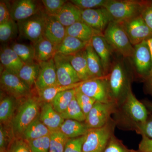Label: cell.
Returning a JSON list of instances; mask_svg holds the SVG:
<instances>
[{
	"mask_svg": "<svg viewBox=\"0 0 152 152\" xmlns=\"http://www.w3.org/2000/svg\"><path fill=\"white\" fill-rule=\"evenodd\" d=\"M39 107L37 100L28 97L18 109L11 122L12 132L16 137H21L26 129L39 116Z\"/></svg>",
	"mask_w": 152,
	"mask_h": 152,
	"instance_id": "1",
	"label": "cell"
},
{
	"mask_svg": "<svg viewBox=\"0 0 152 152\" xmlns=\"http://www.w3.org/2000/svg\"><path fill=\"white\" fill-rule=\"evenodd\" d=\"M104 37L112 49L126 58H132L134 48L126 34L117 22H111L103 33Z\"/></svg>",
	"mask_w": 152,
	"mask_h": 152,
	"instance_id": "2",
	"label": "cell"
},
{
	"mask_svg": "<svg viewBox=\"0 0 152 152\" xmlns=\"http://www.w3.org/2000/svg\"><path fill=\"white\" fill-rule=\"evenodd\" d=\"M144 1L108 0L104 7L113 19L120 22L141 15Z\"/></svg>",
	"mask_w": 152,
	"mask_h": 152,
	"instance_id": "3",
	"label": "cell"
},
{
	"mask_svg": "<svg viewBox=\"0 0 152 152\" xmlns=\"http://www.w3.org/2000/svg\"><path fill=\"white\" fill-rule=\"evenodd\" d=\"M108 83L113 100L117 104L124 99L131 87L127 74L122 62L117 61L112 66L111 72L108 75Z\"/></svg>",
	"mask_w": 152,
	"mask_h": 152,
	"instance_id": "4",
	"label": "cell"
},
{
	"mask_svg": "<svg viewBox=\"0 0 152 152\" xmlns=\"http://www.w3.org/2000/svg\"><path fill=\"white\" fill-rule=\"evenodd\" d=\"M47 16L43 9L32 16L17 22L20 36L32 43L43 37Z\"/></svg>",
	"mask_w": 152,
	"mask_h": 152,
	"instance_id": "5",
	"label": "cell"
},
{
	"mask_svg": "<svg viewBox=\"0 0 152 152\" xmlns=\"http://www.w3.org/2000/svg\"><path fill=\"white\" fill-rule=\"evenodd\" d=\"M114 127L110 121L102 127L89 129L86 134L83 152H103L113 135Z\"/></svg>",
	"mask_w": 152,
	"mask_h": 152,
	"instance_id": "6",
	"label": "cell"
},
{
	"mask_svg": "<svg viewBox=\"0 0 152 152\" xmlns=\"http://www.w3.org/2000/svg\"><path fill=\"white\" fill-rule=\"evenodd\" d=\"M106 76L83 81L78 88L82 93L96 102L104 103L115 102L111 94Z\"/></svg>",
	"mask_w": 152,
	"mask_h": 152,
	"instance_id": "7",
	"label": "cell"
},
{
	"mask_svg": "<svg viewBox=\"0 0 152 152\" xmlns=\"http://www.w3.org/2000/svg\"><path fill=\"white\" fill-rule=\"evenodd\" d=\"M117 23H118L124 30L131 44L134 46L152 38V31L148 26L141 15Z\"/></svg>",
	"mask_w": 152,
	"mask_h": 152,
	"instance_id": "8",
	"label": "cell"
},
{
	"mask_svg": "<svg viewBox=\"0 0 152 152\" xmlns=\"http://www.w3.org/2000/svg\"><path fill=\"white\" fill-rule=\"evenodd\" d=\"M115 102H96L86 118V124L89 129L102 127L110 121L111 115L115 110Z\"/></svg>",
	"mask_w": 152,
	"mask_h": 152,
	"instance_id": "9",
	"label": "cell"
},
{
	"mask_svg": "<svg viewBox=\"0 0 152 152\" xmlns=\"http://www.w3.org/2000/svg\"><path fill=\"white\" fill-rule=\"evenodd\" d=\"M0 82L2 89L15 99L28 96L31 93V88L18 75L4 69L1 72Z\"/></svg>",
	"mask_w": 152,
	"mask_h": 152,
	"instance_id": "10",
	"label": "cell"
},
{
	"mask_svg": "<svg viewBox=\"0 0 152 152\" xmlns=\"http://www.w3.org/2000/svg\"><path fill=\"white\" fill-rule=\"evenodd\" d=\"M58 85L67 86L82 82L71 65L67 56L56 53L54 56Z\"/></svg>",
	"mask_w": 152,
	"mask_h": 152,
	"instance_id": "11",
	"label": "cell"
},
{
	"mask_svg": "<svg viewBox=\"0 0 152 152\" xmlns=\"http://www.w3.org/2000/svg\"><path fill=\"white\" fill-rule=\"evenodd\" d=\"M8 2L11 19L17 22L32 16L44 9L38 1L17 0Z\"/></svg>",
	"mask_w": 152,
	"mask_h": 152,
	"instance_id": "12",
	"label": "cell"
},
{
	"mask_svg": "<svg viewBox=\"0 0 152 152\" xmlns=\"http://www.w3.org/2000/svg\"><path fill=\"white\" fill-rule=\"evenodd\" d=\"M83 22L93 29L103 33L113 19L104 7L81 10Z\"/></svg>",
	"mask_w": 152,
	"mask_h": 152,
	"instance_id": "13",
	"label": "cell"
},
{
	"mask_svg": "<svg viewBox=\"0 0 152 152\" xmlns=\"http://www.w3.org/2000/svg\"><path fill=\"white\" fill-rule=\"evenodd\" d=\"M124 100V110L133 121L137 124H143L146 121L148 113L145 106L136 98L131 87Z\"/></svg>",
	"mask_w": 152,
	"mask_h": 152,
	"instance_id": "14",
	"label": "cell"
},
{
	"mask_svg": "<svg viewBox=\"0 0 152 152\" xmlns=\"http://www.w3.org/2000/svg\"><path fill=\"white\" fill-rule=\"evenodd\" d=\"M134 51L132 57L137 72L146 77L148 75L152 64V56L147 40L134 46Z\"/></svg>",
	"mask_w": 152,
	"mask_h": 152,
	"instance_id": "15",
	"label": "cell"
},
{
	"mask_svg": "<svg viewBox=\"0 0 152 152\" xmlns=\"http://www.w3.org/2000/svg\"><path fill=\"white\" fill-rule=\"evenodd\" d=\"M39 63L40 71L35 85L38 91L58 85L53 58Z\"/></svg>",
	"mask_w": 152,
	"mask_h": 152,
	"instance_id": "16",
	"label": "cell"
},
{
	"mask_svg": "<svg viewBox=\"0 0 152 152\" xmlns=\"http://www.w3.org/2000/svg\"><path fill=\"white\" fill-rule=\"evenodd\" d=\"M66 36V27L55 17L47 15L43 37L57 46Z\"/></svg>",
	"mask_w": 152,
	"mask_h": 152,
	"instance_id": "17",
	"label": "cell"
},
{
	"mask_svg": "<svg viewBox=\"0 0 152 152\" xmlns=\"http://www.w3.org/2000/svg\"><path fill=\"white\" fill-rule=\"evenodd\" d=\"M91 44L100 59L104 75H107L112 66L111 48L107 42L104 35L94 36L92 39Z\"/></svg>",
	"mask_w": 152,
	"mask_h": 152,
	"instance_id": "18",
	"label": "cell"
},
{
	"mask_svg": "<svg viewBox=\"0 0 152 152\" xmlns=\"http://www.w3.org/2000/svg\"><path fill=\"white\" fill-rule=\"evenodd\" d=\"M41 106L39 118L51 132L59 130L64 119L55 110L51 102H44Z\"/></svg>",
	"mask_w": 152,
	"mask_h": 152,
	"instance_id": "19",
	"label": "cell"
},
{
	"mask_svg": "<svg viewBox=\"0 0 152 152\" xmlns=\"http://www.w3.org/2000/svg\"><path fill=\"white\" fill-rule=\"evenodd\" d=\"M0 61L4 69L17 75L25 65L10 47L7 45L1 48Z\"/></svg>",
	"mask_w": 152,
	"mask_h": 152,
	"instance_id": "20",
	"label": "cell"
},
{
	"mask_svg": "<svg viewBox=\"0 0 152 152\" xmlns=\"http://www.w3.org/2000/svg\"><path fill=\"white\" fill-rule=\"evenodd\" d=\"M53 16L66 28L76 22L83 21L81 10L70 1H68L58 12Z\"/></svg>",
	"mask_w": 152,
	"mask_h": 152,
	"instance_id": "21",
	"label": "cell"
},
{
	"mask_svg": "<svg viewBox=\"0 0 152 152\" xmlns=\"http://www.w3.org/2000/svg\"><path fill=\"white\" fill-rule=\"evenodd\" d=\"M66 29L67 35L77 38L87 43L91 42L95 36L104 35L103 33L94 29L83 21L76 22L66 28Z\"/></svg>",
	"mask_w": 152,
	"mask_h": 152,
	"instance_id": "22",
	"label": "cell"
},
{
	"mask_svg": "<svg viewBox=\"0 0 152 152\" xmlns=\"http://www.w3.org/2000/svg\"><path fill=\"white\" fill-rule=\"evenodd\" d=\"M67 56L81 81H86L94 79L88 68L85 49L75 54Z\"/></svg>",
	"mask_w": 152,
	"mask_h": 152,
	"instance_id": "23",
	"label": "cell"
},
{
	"mask_svg": "<svg viewBox=\"0 0 152 152\" xmlns=\"http://www.w3.org/2000/svg\"><path fill=\"white\" fill-rule=\"evenodd\" d=\"M90 43L83 42L77 38L66 35L61 42L56 48V53L65 56L75 54L84 50Z\"/></svg>",
	"mask_w": 152,
	"mask_h": 152,
	"instance_id": "24",
	"label": "cell"
},
{
	"mask_svg": "<svg viewBox=\"0 0 152 152\" xmlns=\"http://www.w3.org/2000/svg\"><path fill=\"white\" fill-rule=\"evenodd\" d=\"M34 48L35 58L37 62L47 61L53 58L56 46L44 37L33 43Z\"/></svg>",
	"mask_w": 152,
	"mask_h": 152,
	"instance_id": "25",
	"label": "cell"
},
{
	"mask_svg": "<svg viewBox=\"0 0 152 152\" xmlns=\"http://www.w3.org/2000/svg\"><path fill=\"white\" fill-rule=\"evenodd\" d=\"M88 68L93 78L105 77L99 57L92 46L91 43L85 48Z\"/></svg>",
	"mask_w": 152,
	"mask_h": 152,
	"instance_id": "26",
	"label": "cell"
},
{
	"mask_svg": "<svg viewBox=\"0 0 152 152\" xmlns=\"http://www.w3.org/2000/svg\"><path fill=\"white\" fill-rule=\"evenodd\" d=\"M89 129L86 123L75 121L65 120L59 130L69 139L78 137L85 135Z\"/></svg>",
	"mask_w": 152,
	"mask_h": 152,
	"instance_id": "27",
	"label": "cell"
},
{
	"mask_svg": "<svg viewBox=\"0 0 152 152\" xmlns=\"http://www.w3.org/2000/svg\"><path fill=\"white\" fill-rule=\"evenodd\" d=\"M51 132L41 121L39 116L26 129L21 137L29 142L50 135Z\"/></svg>",
	"mask_w": 152,
	"mask_h": 152,
	"instance_id": "28",
	"label": "cell"
},
{
	"mask_svg": "<svg viewBox=\"0 0 152 152\" xmlns=\"http://www.w3.org/2000/svg\"><path fill=\"white\" fill-rule=\"evenodd\" d=\"M40 71V66L38 62L25 64L19 71L18 75L24 83L31 88L35 85Z\"/></svg>",
	"mask_w": 152,
	"mask_h": 152,
	"instance_id": "29",
	"label": "cell"
},
{
	"mask_svg": "<svg viewBox=\"0 0 152 152\" xmlns=\"http://www.w3.org/2000/svg\"><path fill=\"white\" fill-rule=\"evenodd\" d=\"M75 95V88L61 92L56 96L51 103L56 111L62 114L67 108Z\"/></svg>",
	"mask_w": 152,
	"mask_h": 152,
	"instance_id": "30",
	"label": "cell"
},
{
	"mask_svg": "<svg viewBox=\"0 0 152 152\" xmlns=\"http://www.w3.org/2000/svg\"><path fill=\"white\" fill-rule=\"evenodd\" d=\"M25 64L36 62L34 48L33 45L14 42L10 46Z\"/></svg>",
	"mask_w": 152,
	"mask_h": 152,
	"instance_id": "31",
	"label": "cell"
},
{
	"mask_svg": "<svg viewBox=\"0 0 152 152\" xmlns=\"http://www.w3.org/2000/svg\"><path fill=\"white\" fill-rule=\"evenodd\" d=\"M15 98L10 96L5 97L0 102V121L1 124L12 122L14 116Z\"/></svg>",
	"mask_w": 152,
	"mask_h": 152,
	"instance_id": "32",
	"label": "cell"
},
{
	"mask_svg": "<svg viewBox=\"0 0 152 152\" xmlns=\"http://www.w3.org/2000/svg\"><path fill=\"white\" fill-rule=\"evenodd\" d=\"M83 81L77 83L67 86H63L58 85L48 88L42 91H39V99L43 102H51L55 97L59 93L67 90L75 89L79 87Z\"/></svg>",
	"mask_w": 152,
	"mask_h": 152,
	"instance_id": "33",
	"label": "cell"
},
{
	"mask_svg": "<svg viewBox=\"0 0 152 152\" xmlns=\"http://www.w3.org/2000/svg\"><path fill=\"white\" fill-rule=\"evenodd\" d=\"M61 115L64 120H75L80 122L86 120V116L78 103L75 97L73 99L65 111Z\"/></svg>",
	"mask_w": 152,
	"mask_h": 152,
	"instance_id": "34",
	"label": "cell"
},
{
	"mask_svg": "<svg viewBox=\"0 0 152 152\" xmlns=\"http://www.w3.org/2000/svg\"><path fill=\"white\" fill-rule=\"evenodd\" d=\"M19 33L17 22L11 20L9 21L0 24V41L5 43L15 37Z\"/></svg>",
	"mask_w": 152,
	"mask_h": 152,
	"instance_id": "35",
	"label": "cell"
},
{
	"mask_svg": "<svg viewBox=\"0 0 152 152\" xmlns=\"http://www.w3.org/2000/svg\"><path fill=\"white\" fill-rule=\"evenodd\" d=\"M50 137L49 152H64L69 139L60 130L52 132Z\"/></svg>",
	"mask_w": 152,
	"mask_h": 152,
	"instance_id": "36",
	"label": "cell"
},
{
	"mask_svg": "<svg viewBox=\"0 0 152 152\" xmlns=\"http://www.w3.org/2000/svg\"><path fill=\"white\" fill-rule=\"evenodd\" d=\"M75 88V97L86 118L96 101L82 93L78 88Z\"/></svg>",
	"mask_w": 152,
	"mask_h": 152,
	"instance_id": "37",
	"label": "cell"
},
{
	"mask_svg": "<svg viewBox=\"0 0 152 152\" xmlns=\"http://www.w3.org/2000/svg\"><path fill=\"white\" fill-rule=\"evenodd\" d=\"M7 152H32L28 143L21 137L12 139L7 147Z\"/></svg>",
	"mask_w": 152,
	"mask_h": 152,
	"instance_id": "38",
	"label": "cell"
},
{
	"mask_svg": "<svg viewBox=\"0 0 152 152\" xmlns=\"http://www.w3.org/2000/svg\"><path fill=\"white\" fill-rule=\"evenodd\" d=\"M108 0H71L70 1L81 10L104 7Z\"/></svg>",
	"mask_w": 152,
	"mask_h": 152,
	"instance_id": "39",
	"label": "cell"
},
{
	"mask_svg": "<svg viewBox=\"0 0 152 152\" xmlns=\"http://www.w3.org/2000/svg\"><path fill=\"white\" fill-rule=\"evenodd\" d=\"M67 1L65 0H42L41 3L42 4L44 10L47 15L53 16Z\"/></svg>",
	"mask_w": 152,
	"mask_h": 152,
	"instance_id": "40",
	"label": "cell"
},
{
	"mask_svg": "<svg viewBox=\"0 0 152 152\" xmlns=\"http://www.w3.org/2000/svg\"><path fill=\"white\" fill-rule=\"evenodd\" d=\"M28 142L32 152H49L50 135Z\"/></svg>",
	"mask_w": 152,
	"mask_h": 152,
	"instance_id": "41",
	"label": "cell"
},
{
	"mask_svg": "<svg viewBox=\"0 0 152 152\" xmlns=\"http://www.w3.org/2000/svg\"><path fill=\"white\" fill-rule=\"evenodd\" d=\"M86 137V134L78 137L69 139L64 152H83V144Z\"/></svg>",
	"mask_w": 152,
	"mask_h": 152,
	"instance_id": "42",
	"label": "cell"
},
{
	"mask_svg": "<svg viewBox=\"0 0 152 152\" xmlns=\"http://www.w3.org/2000/svg\"><path fill=\"white\" fill-rule=\"evenodd\" d=\"M103 152H130L113 135L112 136Z\"/></svg>",
	"mask_w": 152,
	"mask_h": 152,
	"instance_id": "43",
	"label": "cell"
},
{
	"mask_svg": "<svg viewBox=\"0 0 152 152\" xmlns=\"http://www.w3.org/2000/svg\"><path fill=\"white\" fill-rule=\"evenodd\" d=\"M141 15L152 31V1H144Z\"/></svg>",
	"mask_w": 152,
	"mask_h": 152,
	"instance_id": "44",
	"label": "cell"
},
{
	"mask_svg": "<svg viewBox=\"0 0 152 152\" xmlns=\"http://www.w3.org/2000/svg\"><path fill=\"white\" fill-rule=\"evenodd\" d=\"M137 130L142 136H145L150 139H152V119L147 120L145 122L136 125Z\"/></svg>",
	"mask_w": 152,
	"mask_h": 152,
	"instance_id": "45",
	"label": "cell"
},
{
	"mask_svg": "<svg viewBox=\"0 0 152 152\" xmlns=\"http://www.w3.org/2000/svg\"><path fill=\"white\" fill-rule=\"evenodd\" d=\"M12 20L10 14L8 2L1 1L0 2V24Z\"/></svg>",
	"mask_w": 152,
	"mask_h": 152,
	"instance_id": "46",
	"label": "cell"
},
{
	"mask_svg": "<svg viewBox=\"0 0 152 152\" xmlns=\"http://www.w3.org/2000/svg\"><path fill=\"white\" fill-rule=\"evenodd\" d=\"M12 140H10L7 131L1 124L0 126V151L7 150Z\"/></svg>",
	"mask_w": 152,
	"mask_h": 152,
	"instance_id": "47",
	"label": "cell"
},
{
	"mask_svg": "<svg viewBox=\"0 0 152 152\" xmlns=\"http://www.w3.org/2000/svg\"><path fill=\"white\" fill-rule=\"evenodd\" d=\"M147 42L149 46L151 54L152 64L149 73L145 78V84L147 93L152 96V38L148 40Z\"/></svg>",
	"mask_w": 152,
	"mask_h": 152,
	"instance_id": "48",
	"label": "cell"
},
{
	"mask_svg": "<svg viewBox=\"0 0 152 152\" xmlns=\"http://www.w3.org/2000/svg\"><path fill=\"white\" fill-rule=\"evenodd\" d=\"M142 140L139 145V151L141 152H152V139L142 136Z\"/></svg>",
	"mask_w": 152,
	"mask_h": 152,
	"instance_id": "49",
	"label": "cell"
},
{
	"mask_svg": "<svg viewBox=\"0 0 152 152\" xmlns=\"http://www.w3.org/2000/svg\"><path fill=\"white\" fill-rule=\"evenodd\" d=\"M145 104L152 111V103L151 102H146Z\"/></svg>",
	"mask_w": 152,
	"mask_h": 152,
	"instance_id": "50",
	"label": "cell"
},
{
	"mask_svg": "<svg viewBox=\"0 0 152 152\" xmlns=\"http://www.w3.org/2000/svg\"><path fill=\"white\" fill-rule=\"evenodd\" d=\"M130 152H141L140 151H134V150H130Z\"/></svg>",
	"mask_w": 152,
	"mask_h": 152,
	"instance_id": "51",
	"label": "cell"
},
{
	"mask_svg": "<svg viewBox=\"0 0 152 152\" xmlns=\"http://www.w3.org/2000/svg\"><path fill=\"white\" fill-rule=\"evenodd\" d=\"M0 152H7V150H4V151H0Z\"/></svg>",
	"mask_w": 152,
	"mask_h": 152,
	"instance_id": "52",
	"label": "cell"
}]
</instances>
